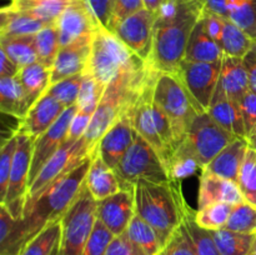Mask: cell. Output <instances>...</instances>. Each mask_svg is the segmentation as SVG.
Masks as SVG:
<instances>
[{"label": "cell", "instance_id": "obj_1", "mask_svg": "<svg viewBox=\"0 0 256 255\" xmlns=\"http://www.w3.org/2000/svg\"><path fill=\"white\" fill-rule=\"evenodd\" d=\"M92 155L72 172L52 182L42 194L24 210L22 219L15 220L8 240L0 244V255H20L25 245L50 222L62 220L70 205L82 192Z\"/></svg>", "mask_w": 256, "mask_h": 255}, {"label": "cell", "instance_id": "obj_2", "mask_svg": "<svg viewBox=\"0 0 256 255\" xmlns=\"http://www.w3.org/2000/svg\"><path fill=\"white\" fill-rule=\"evenodd\" d=\"M204 12L200 0H165L154 25L152 49L146 64L159 72H176L188 42Z\"/></svg>", "mask_w": 256, "mask_h": 255}, {"label": "cell", "instance_id": "obj_3", "mask_svg": "<svg viewBox=\"0 0 256 255\" xmlns=\"http://www.w3.org/2000/svg\"><path fill=\"white\" fill-rule=\"evenodd\" d=\"M135 214L149 222L158 232L162 246L182 225L189 209L182 192V182H152L140 179L134 186Z\"/></svg>", "mask_w": 256, "mask_h": 255}, {"label": "cell", "instance_id": "obj_4", "mask_svg": "<svg viewBox=\"0 0 256 255\" xmlns=\"http://www.w3.org/2000/svg\"><path fill=\"white\" fill-rule=\"evenodd\" d=\"M150 72L149 65L122 72L105 88L86 134L84 135L92 154H95L99 140L122 112L135 104Z\"/></svg>", "mask_w": 256, "mask_h": 255}, {"label": "cell", "instance_id": "obj_5", "mask_svg": "<svg viewBox=\"0 0 256 255\" xmlns=\"http://www.w3.org/2000/svg\"><path fill=\"white\" fill-rule=\"evenodd\" d=\"M146 62L132 52L116 35L102 26L94 35L85 72L106 86L122 72L144 68Z\"/></svg>", "mask_w": 256, "mask_h": 255}, {"label": "cell", "instance_id": "obj_6", "mask_svg": "<svg viewBox=\"0 0 256 255\" xmlns=\"http://www.w3.org/2000/svg\"><path fill=\"white\" fill-rule=\"evenodd\" d=\"M152 98L169 118L179 146L184 142L192 120L202 110L174 72H158Z\"/></svg>", "mask_w": 256, "mask_h": 255}, {"label": "cell", "instance_id": "obj_7", "mask_svg": "<svg viewBox=\"0 0 256 255\" xmlns=\"http://www.w3.org/2000/svg\"><path fill=\"white\" fill-rule=\"evenodd\" d=\"M114 172L124 190H134L135 184L140 179L152 182H172L166 165L159 152L139 134H136L134 142Z\"/></svg>", "mask_w": 256, "mask_h": 255}, {"label": "cell", "instance_id": "obj_8", "mask_svg": "<svg viewBox=\"0 0 256 255\" xmlns=\"http://www.w3.org/2000/svg\"><path fill=\"white\" fill-rule=\"evenodd\" d=\"M98 202L84 182L82 192L62 215L59 255H80L86 245L95 222Z\"/></svg>", "mask_w": 256, "mask_h": 255}, {"label": "cell", "instance_id": "obj_9", "mask_svg": "<svg viewBox=\"0 0 256 255\" xmlns=\"http://www.w3.org/2000/svg\"><path fill=\"white\" fill-rule=\"evenodd\" d=\"M92 155L94 154H92V150L84 136L78 142L66 140L60 146V149L50 158V160L40 170L34 182L30 184L25 209L30 206L52 182L69 174L75 168L79 166L86 158L92 156Z\"/></svg>", "mask_w": 256, "mask_h": 255}, {"label": "cell", "instance_id": "obj_10", "mask_svg": "<svg viewBox=\"0 0 256 255\" xmlns=\"http://www.w3.org/2000/svg\"><path fill=\"white\" fill-rule=\"evenodd\" d=\"M16 132V130H15ZM18 146L12 160V172L9 176L6 195L4 205L15 220L22 219L24 215L25 204H26L28 190H29L30 168H32V152H34V138L16 132Z\"/></svg>", "mask_w": 256, "mask_h": 255}, {"label": "cell", "instance_id": "obj_11", "mask_svg": "<svg viewBox=\"0 0 256 255\" xmlns=\"http://www.w3.org/2000/svg\"><path fill=\"white\" fill-rule=\"evenodd\" d=\"M235 138L238 136L220 126L209 112H202L192 120L184 142L194 152L204 169Z\"/></svg>", "mask_w": 256, "mask_h": 255}, {"label": "cell", "instance_id": "obj_12", "mask_svg": "<svg viewBox=\"0 0 256 255\" xmlns=\"http://www.w3.org/2000/svg\"><path fill=\"white\" fill-rule=\"evenodd\" d=\"M222 65V60L215 62L184 60L175 72L202 112L209 109L212 95L219 84Z\"/></svg>", "mask_w": 256, "mask_h": 255}, {"label": "cell", "instance_id": "obj_13", "mask_svg": "<svg viewBox=\"0 0 256 255\" xmlns=\"http://www.w3.org/2000/svg\"><path fill=\"white\" fill-rule=\"evenodd\" d=\"M62 46L86 36H94L104 25L100 22L90 0H70L56 20Z\"/></svg>", "mask_w": 256, "mask_h": 255}, {"label": "cell", "instance_id": "obj_14", "mask_svg": "<svg viewBox=\"0 0 256 255\" xmlns=\"http://www.w3.org/2000/svg\"><path fill=\"white\" fill-rule=\"evenodd\" d=\"M135 104L122 112V114L115 120L114 124L105 132L98 142L96 152L112 170L122 162L138 134L134 128Z\"/></svg>", "mask_w": 256, "mask_h": 255}, {"label": "cell", "instance_id": "obj_15", "mask_svg": "<svg viewBox=\"0 0 256 255\" xmlns=\"http://www.w3.org/2000/svg\"><path fill=\"white\" fill-rule=\"evenodd\" d=\"M156 15L158 12L142 9L122 20L112 30V32L145 62H148L152 54Z\"/></svg>", "mask_w": 256, "mask_h": 255}, {"label": "cell", "instance_id": "obj_16", "mask_svg": "<svg viewBox=\"0 0 256 255\" xmlns=\"http://www.w3.org/2000/svg\"><path fill=\"white\" fill-rule=\"evenodd\" d=\"M78 104L68 106L65 112L60 115L59 119L55 122L52 126H50L46 132L39 138L35 139L34 152H32V168H30V180L29 186L40 170L44 168L50 160V158L60 149L62 144L66 142L68 134H69V128L72 124V120L78 112Z\"/></svg>", "mask_w": 256, "mask_h": 255}, {"label": "cell", "instance_id": "obj_17", "mask_svg": "<svg viewBox=\"0 0 256 255\" xmlns=\"http://www.w3.org/2000/svg\"><path fill=\"white\" fill-rule=\"evenodd\" d=\"M96 216L114 236L126 232L135 216L134 190H124L98 202Z\"/></svg>", "mask_w": 256, "mask_h": 255}, {"label": "cell", "instance_id": "obj_18", "mask_svg": "<svg viewBox=\"0 0 256 255\" xmlns=\"http://www.w3.org/2000/svg\"><path fill=\"white\" fill-rule=\"evenodd\" d=\"M92 39L94 36L82 38L60 48L52 68V84L85 72L92 52Z\"/></svg>", "mask_w": 256, "mask_h": 255}, {"label": "cell", "instance_id": "obj_19", "mask_svg": "<svg viewBox=\"0 0 256 255\" xmlns=\"http://www.w3.org/2000/svg\"><path fill=\"white\" fill-rule=\"evenodd\" d=\"M66 106L64 104L45 92L34 105L29 109L26 116L20 120L16 132H24L29 136L39 138L44 134L50 126L55 124L60 115L65 112Z\"/></svg>", "mask_w": 256, "mask_h": 255}, {"label": "cell", "instance_id": "obj_20", "mask_svg": "<svg viewBox=\"0 0 256 255\" xmlns=\"http://www.w3.org/2000/svg\"><path fill=\"white\" fill-rule=\"evenodd\" d=\"M244 202L238 182L224 179L210 172H202L198 194V208L215 202H229L239 204Z\"/></svg>", "mask_w": 256, "mask_h": 255}, {"label": "cell", "instance_id": "obj_21", "mask_svg": "<svg viewBox=\"0 0 256 255\" xmlns=\"http://www.w3.org/2000/svg\"><path fill=\"white\" fill-rule=\"evenodd\" d=\"M248 149H249V142L246 138H235L202 172H210V174L238 182V178L244 164Z\"/></svg>", "mask_w": 256, "mask_h": 255}, {"label": "cell", "instance_id": "obj_22", "mask_svg": "<svg viewBox=\"0 0 256 255\" xmlns=\"http://www.w3.org/2000/svg\"><path fill=\"white\" fill-rule=\"evenodd\" d=\"M208 112L220 126L234 134L235 136L246 138V130H245L240 104L229 99L220 82L215 89Z\"/></svg>", "mask_w": 256, "mask_h": 255}, {"label": "cell", "instance_id": "obj_23", "mask_svg": "<svg viewBox=\"0 0 256 255\" xmlns=\"http://www.w3.org/2000/svg\"><path fill=\"white\" fill-rule=\"evenodd\" d=\"M85 184L96 202H100L122 190L115 172L105 164L96 152L92 155Z\"/></svg>", "mask_w": 256, "mask_h": 255}, {"label": "cell", "instance_id": "obj_24", "mask_svg": "<svg viewBox=\"0 0 256 255\" xmlns=\"http://www.w3.org/2000/svg\"><path fill=\"white\" fill-rule=\"evenodd\" d=\"M219 82L229 99L240 104L244 95L250 90L249 76L242 58L224 56Z\"/></svg>", "mask_w": 256, "mask_h": 255}, {"label": "cell", "instance_id": "obj_25", "mask_svg": "<svg viewBox=\"0 0 256 255\" xmlns=\"http://www.w3.org/2000/svg\"><path fill=\"white\" fill-rule=\"evenodd\" d=\"M224 59V52L218 42L212 39L204 26L202 18H200L190 35L185 52V60L199 62H215Z\"/></svg>", "mask_w": 256, "mask_h": 255}, {"label": "cell", "instance_id": "obj_26", "mask_svg": "<svg viewBox=\"0 0 256 255\" xmlns=\"http://www.w3.org/2000/svg\"><path fill=\"white\" fill-rule=\"evenodd\" d=\"M0 16V38L35 35L45 26L52 25L29 12L8 9L6 6L2 9Z\"/></svg>", "mask_w": 256, "mask_h": 255}, {"label": "cell", "instance_id": "obj_27", "mask_svg": "<svg viewBox=\"0 0 256 255\" xmlns=\"http://www.w3.org/2000/svg\"><path fill=\"white\" fill-rule=\"evenodd\" d=\"M16 78L24 88L28 102L32 108L49 89L52 84V69L35 62L20 69Z\"/></svg>", "mask_w": 256, "mask_h": 255}, {"label": "cell", "instance_id": "obj_28", "mask_svg": "<svg viewBox=\"0 0 256 255\" xmlns=\"http://www.w3.org/2000/svg\"><path fill=\"white\" fill-rule=\"evenodd\" d=\"M29 109L24 88L18 78L0 79V110L15 119L22 120L26 116Z\"/></svg>", "mask_w": 256, "mask_h": 255}, {"label": "cell", "instance_id": "obj_29", "mask_svg": "<svg viewBox=\"0 0 256 255\" xmlns=\"http://www.w3.org/2000/svg\"><path fill=\"white\" fill-rule=\"evenodd\" d=\"M70 0H12L5 6L12 10L29 12L48 24H55Z\"/></svg>", "mask_w": 256, "mask_h": 255}, {"label": "cell", "instance_id": "obj_30", "mask_svg": "<svg viewBox=\"0 0 256 255\" xmlns=\"http://www.w3.org/2000/svg\"><path fill=\"white\" fill-rule=\"evenodd\" d=\"M0 49L19 69L38 62L35 35L0 38Z\"/></svg>", "mask_w": 256, "mask_h": 255}, {"label": "cell", "instance_id": "obj_31", "mask_svg": "<svg viewBox=\"0 0 256 255\" xmlns=\"http://www.w3.org/2000/svg\"><path fill=\"white\" fill-rule=\"evenodd\" d=\"M255 40L249 34L238 26L235 22L225 18L224 28L218 45L224 52V56L244 58Z\"/></svg>", "mask_w": 256, "mask_h": 255}, {"label": "cell", "instance_id": "obj_32", "mask_svg": "<svg viewBox=\"0 0 256 255\" xmlns=\"http://www.w3.org/2000/svg\"><path fill=\"white\" fill-rule=\"evenodd\" d=\"M125 234L146 255H158L162 249L160 238L154 228L135 214Z\"/></svg>", "mask_w": 256, "mask_h": 255}, {"label": "cell", "instance_id": "obj_33", "mask_svg": "<svg viewBox=\"0 0 256 255\" xmlns=\"http://www.w3.org/2000/svg\"><path fill=\"white\" fill-rule=\"evenodd\" d=\"M166 168L169 172L170 180L179 182L194 175L199 170H202L198 158L184 142L176 148L172 156L170 158Z\"/></svg>", "mask_w": 256, "mask_h": 255}, {"label": "cell", "instance_id": "obj_34", "mask_svg": "<svg viewBox=\"0 0 256 255\" xmlns=\"http://www.w3.org/2000/svg\"><path fill=\"white\" fill-rule=\"evenodd\" d=\"M220 255H249L256 234H242L229 229L212 232Z\"/></svg>", "mask_w": 256, "mask_h": 255}, {"label": "cell", "instance_id": "obj_35", "mask_svg": "<svg viewBox=\"0 0 256 255\" xmlns=\"http://www.w3.org/2000/svg\"><path fill=\"white\" fill-rule=\"evenodd\" d=\"M185 228H186L189 236L192 239V246H194L196 255H220L218 250L216 242H215L214 235L210 230L204 229L200 226L195 220V212L189 209L186 210L182 219Z\"/></svg>", "mask_w": 256, "mask_h": 255}, {"label": "cell", "instance_id": "obj_36", "mask_svg": "<svg viewBox=\"0 0 256 255\" xmlns=\"http://www.w3.org/2000/svg\"><path fill=\"white\" fill-rule=\"evenodd\" d=\"M60 236H62L60 220L50 222L25 245L20 255H52V252L59 246Z\"/></svg>", "mask_w": 256, "mask_h": 255}, {"label": "cell", "instance_id": "obj_37", "mask_svg": "<svg viewBox=\"0 0 256 255\" xmlns=\"http://www.w3.org/2000/svg\"><path fill=\"white\" fill-rule=\"evenodd\" d=\"M62 44L56 22L48 25L35 34V49L38 62L52 69Z\"/></svg>", "mask_w": 256, "mask_h": 255}, {"label": "cell", "instance_id": "obj_38", "mask_svg": "<svg viewBox=\"0 0 256 255\" xmlns=\"http://www.w3.org/2000/svg\"><path fill=\"white\" fill-rule=\"evenodd\" d=\"M234 206V204L229 202H215V204L205 205L195 212V220L200 226L210 232L224 229Z\"/></svg>", "mask_w": 256, "mask_h": 255}, {"label": "cell", "instance_id": "obj_39", "mask_svg": "<svg viewBox=\"0 0 256 255\" xmlns=\"http://www.w3.org/2000/svg\"><path fill=\"white\" fill-rule=\"evenodd\" d=\"M225 229L242 234H256V206L248 202L235 204Z\"/></svg>", "mask_w": 256, "mask_h": 255}, {"label": "cell", "instance_id": "obj_40", "mask_svg": "<svg viewBox=\"0 0 256 255\" xmlns=\"http://www.w3.org/2000/svg\"><path fill=\"white\" fill-rule=\"evenodd\" d=\"M238 185L245 202L256 206V150L250 146L238 178Z\"/></svg>", "mask_w": 256, "mask_h": 255}, {"label": "cell", "instance_id": "obj_41", "mask_svg": "<svg viewBox=\"0 0 256 255\" xmlns=\"http://www.w3.org/2000/svg\"><path fill=\"white\" fill-rule=\"evenodd\" d=\"M82 80H84V72L75 76L66 78L60 82L52 84L46 90V94H50L55 99L59 100L65 106H72L76 104L79 98L80 89H82Z\"/></svg>", "mask_w": 256, "mask_h": 255}, {"label": "cell", "instance_id": "obj_42", "mask_svg": "<svg viewBox=\"0 0 256 255\" xmlns=\"http://www.w3.org/2000/svg\"><path fill=\"white\" fill-rule=\"evenodd\" d=\"M18 146V134L12 132L10 136L4 139L0 148V204L4 202L9 184L10 172H12V160Z\"/></svg>", "mask_w": 256, "mask_h": 255}, {"label": "cell", "instance_id": "obj_43", "mask_svg": "<svg viewBox=\"0 0 256 255\" xmlns=\"http://www.w3.org/2000/svg\"><path fill=\"white\" fill-rule=\"evenodd\" d=\"M228 19L256 40V0H239Z\"/></svg>", "mask_w": 256, "mask_h": 255}, {"label": "cell", "instance_id": "obj_44", "mask_svg": "<svg viewBox=\"0 0 256 255\" xmlns=\"http://www.w3.org/2000/svg\"><path fill=\"white\" fill-rule=\"evenodd\" d=\"M158 255H196L184 222L172 232Z\"/></svg>", "mask_w": 256, "mask_h": 255}, {"label": "cell", "instance_id": "obj_45", "mask_svg": "<svg viewBox=\"0 0 256 255\" xmlns=\"http://www.w3.org/2000/svg\"><path fill=\"white\" fill-rule=\"evenodd\" d=\"M114 238V234L99 219H96L94 230L80 255H105Z\"/></svg>", "mask_w": 256, "mask_h": 255}, {"label": "cell", "instance_id": "obj_46", "mask_svg": "<svg viewBox=\"0 0 256 255\" xmlns=\"http://www.w3.org/2000/svg\"><path fill=\"white\" fill-rule=\"evenodd\" d=\"M104 85L99 84L94 78L88 72H84V80H82V89H80L79 98H78V106H98L102 94L105 92Z\"/></svg>", "mask_w": 256, "mask_h": 255}, {"label": "cell", "instance_id": "obj_47", "mask_svg": "<svg viewBox=\"0 0 256 255\" xmlns=\"http://www.w3.org/2000/svg\"><path fill=\"white\" fill-rule=\"evenodd\" d=\"M142 9H145L142 0H114L112 16H110L106 29L112 32L114 28L122 20Z\"/></svg>", "mask_w": 256, "mask_h": 255}, {"label": "cell", "instance_id": "obj_48", "mask_svg": "<svg viewBox=\"0 0 256 255\" xmlns=\"http://www.w3.org/2000/svg\"><path fill=\"white\" fill-rule=\"evenodd\" d=\"M96 108L98 106L78 108L76 114L74 115V118H72V124H70L69 134H68L66 140H70V142H78V140L82 139V138L86 134Z\"/></svg>", "mask_w": 256, "mask_h": 255}, {"label": "cell", "instance_id": "obj_49", "mask_svg": "<svg viewBox=\"0 0 256 255\" xmlns=\"http://www.w3.org/2000/svg\"><path fill=\"white\" fill-rule=\"evenodd\" d=\"M242 119H244L246 138L256 128V92L249 90L240 102Z\"/></svg>", "mask_w": 256, "mask_h": 255}, {"label": "cell", "instance_id": "obj_50", "mask_svg": "<svg viewBox=\"0 0 256 255\" xmlns=\"http://www.w3.org/2000/svg\"><path fill=\"white\" fill-rule=\"evenodd\" d=\"M105 255H146L140 248H138L132 240L128 238V235L122 234L118 235L110 242L109 248Z\"/></svg>", "mask_w": 256, "mask_h": 255}, {"label": "cell", "instance_id": "obj_51", "mask_svg": "<svg viewBox=\"0 0 256 255\" xmlns=\"http://www.w3.org/2000/svg\"><path fill=\"white\" fill-rule=\"evenodd\" d=\"M205 12H212L219 16L229 18L230 12L239 0H200Z\"/></svg>", "mask_w": 256, "mask_h": 255}, {"label": "cell", "instance_id": "obj_52", "mask_svg": "<svg viewBox=\"0 0 256 255\" xmlns=\"http://www.w3.org/2000/svg\"><path fill=\"white\" fill-rule=\"evenodd\" d=\"M245 68H246L248 76H249L250 90L256 92V40L250 48L249 52L242 58Z\"/></svg>", "mask_w": 256, "mask_h": 255}, {"label": "cell", "instance_id": "obj_53", "mask_svg": "<svg viewBox=\"0 0 256 255\" xmlns=\"http://www.w3.org/2000/svg\"><path fill=\"white\" fill-rule=\"evenodd\" d=\"M90 4L94 8L100 22H102L105 28H108L110 16H112L114 0H90Z\"/></svg>", "mask_w": 256, "mask_h": 255}, {"label": "cell", "instance_id": "obj_54", "mask_svg": "<svg viewBox=\"0 0 256 255\" xmlns=\"http://www.w3.org/2000/svg\"><path fill=\"white\" fill-rule=\"evenodd\" d=\"M19 68L0 49V79H2V78L16 76L19 74Z\"/></svg>", "mask_w": 256, "mask_h": 255}, {"label": "cell", "instance_id": "obj_55", "mask_svg": "<svg viewBox=\"0 0 256 255\" xmlns=\"http://www.w3.org/2000/svg\"><path fill=\"white\" fill-rule=\"evenodd\" d=\"M142 2H144L145 9L150 10L152 12H158L160 10V8L162 6L165 0H142Z\"/></svg>", "mask_w": 256, "mask_h": 255}, {"label": "cell", "instance_id": "obj_56", "mask_svg": "<svg viewBox=\"0 0 256 255\" xmlns=\"http://www.w3.org/2000/svg\"><path fill=\"white\" fill-rule=\"evenodd\" d=\"M246 139H248V142H249V146L252 148V149L256 150V128L252 132H250L249 136H248Z\"/></svg>", "mask_w": 256, "mask_h": 255}, {"label": "cell", "instance_id": "obj_57", "mask_svg": "<svg viewBox=\"0 0 256 255\" xmlns=\"http://www.w3.org/2000/svg\"><path fill=\"white\" fill-rule=\"evenodd\" d=\"M249 255H256V235H255L254 244H252V250H250Z\"/></svg>", "mask_w": 256, "mask_h": 255}, {"label": "cell", "instance_id": "obj_58", "mask_svg": "<svg viewBox=\"0 0 256 255\" xmlns=\"http://www.w3.org/2000/svg\"><path fill=\"white\" fill-rule=\"evenodd\" d=\"M52 255H59V246H58L56 250H55V252H52Z\"/></svg>", "mask_w": 256, "mask_h": 255}, {"label": "cell", "instance_id": "obj_59", "mask_svg": "<svg viewBox=\"0 0 256 255\" xmlns=\"http://www.w3.org/2000/svg\"><path fill=\"white\" fill-rule=\"evenodd\" d=\"M10 2H12V0H10Z\"/></svg>", "mask_w": 256, "mask_h": 255}]
</instances>
